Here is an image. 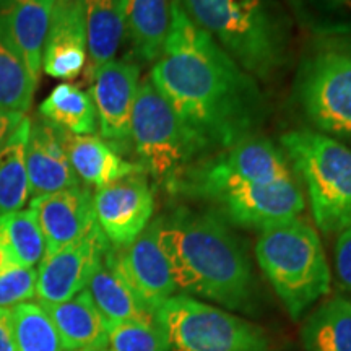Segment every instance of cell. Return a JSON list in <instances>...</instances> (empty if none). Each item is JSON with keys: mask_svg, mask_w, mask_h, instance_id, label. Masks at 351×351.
<instances>
[{"mask_svg": "<svg viewBox=\"0 0 351 351\" xmlns=\"http://www.w3.org/2000/svg\"><path fill=\"white\" fill-rule=\"evenodd\" d=\"M150 80L210 152L258 135L269 104L258 82L171 0V23Z\"/></svg>", "mask_w": 351, "mask_h": 351, "instance_id": "obj_1", "label": "cell"}, {"mask_svg": "<svg viewBox=\"0 0 351 351\" xmlns=\"http://www.w3.org/2000/svg\"><path fill=\"white\" fill-rule=\"evenodd\" d=\"M176 288L225 311L257 314L261 287L247 245L215 210L178 207L158 217Z\"/></svg>", "mask_w": 351, "mask_h": 351, "instance_id": "obj_2", "label": "cell"}, {"mask_svg": "<svg viewBox=\"0 0 351 351\" xmlns=\"http://www.w3.org/2000/svg\"><path fill=\"white\" fill-rule=\"evenodd\" d=\"M257 82H270L293 57L291 21L274 0H174Z\"/></svg>", "mask_w": 351, "mask_h": 351, "instance_id": "obj_3", "label": "cell"}, {"mask_svg": "<svg viewBox=\"0 0 351 351\" xmlns=\"http://www.w3.org/2000/svg\"><path fill=\"white\" fill-rule=\"evenodd\" d=\"M256 258L295 320L330 289L326 251L317 231L304 219H287L261 230Z\"/></svg>", "mask_w": 351, "mask_h": 351, "instance_id": "obj_4", "label": "cell"}, {"mask_svg": "<svg viewBox=\"0 0 351 351\" xmlns=\"http://www.w3.org/2000/svg\"><path fill=\"white\" fill-rule=\"evenodd\" d=\"M291 98L311 130L351 148V33L313 39L298 65Z\"/></svg>", "mask_w": 351, "mask_h": 351, "instance_id": "obj_5", "label": "cell"}, {"mask_svg": "<svg viewBox=\"0 0 351 351\" xmlns=\"http://www.w3.org/2000/svg\"><path fill=\"white\" fill-rule=\"evenodd\" d=\"M132 148L145 174L173 192L202 160L213 155L156 90L150 77L138 83L132 111Z\"/></svg>", "mask_w": 351, "mask_h": 351, "instance_id": "obj_6", "label": "cell"}, {"mask_svg": "<svg viewBox=\"0 0 351 351\" xmlns=\"http://www.w3.org/2000/svg\"><path fill=\"white\" fill-rule=\"evenodd\" d=\"M289 165L304 182L315 225L324 234L351 226V148L311 129L280 137Z\"/></svg>", "mask_w": 351, "mask_h": 351, "instance_id": "obj_7", "label": "cell"}, {"mask_svg": "<svg viewBox=\"0 0 351 351\" xmlns=\"http://www.w3.org/2000/svg\"><path fill=\"white\" fill-rule=\"evenodd\" d=\"M155 319L169 351H278L257 324L187 295L171 296Z\"/></svg>", "mask_w": 351, "mask_h": 351, "instance_id": "obj_8", "label": "cell"}, {"mask_svg": "<svg viewBox=\"0 0 351 351\" xmlns=\"http://www.w3.org/2000/svg\"><path fill=\"white\" fill-rule=\"evenodd\" d=\"M295 179L283 148L263 137H251L213 153L184 176L171 194L205 200L239 184H276Z\"/></svg>", "mask_w": 351, "mask_h": 351, "instance_id": "obj_9", "label": "cell"}, {"mask_svg": "<svg viewBox=\"0 0 351 351\" xmlns=\"http://www.w3.org/2000/svg\"><path fill=\"white\" fill-rule=\"evenodd\" d=\"M205 202L231 226L258 231L298 218L306 208L301 186L295 179L276 184H239L215 192Z\"/></svg>", "mask_w": 351, "mask_h": 351, "instance_id": "obj_10", "label": "cell"}, {"mask_svg": "<svg viewBox=\"0 0 351 351\" xmlns=\"http://www.w3.org/2000/svg\"><path fill=\"white\" fill-rule=\"evenodd\" d=\"M90 83L101 137L119 153L130 150L132 111L140 83V65L134 60L114 59L96 70Z\"/></svg>", "mask_w": 351, "mask_h": 351, "instance_id": "obj_11", "label": "cell"}, {"mask_svg": "<svg viewBox=\"0 0 351 351\" xmlns=\"http://www.w3.org/2000/svg\"><path fill=\"white\" fill-rule=\"evenodd\" d=\"M99 230L116 249L127 247L150 225L155 197L145 173L125 176L93 195Z\"/></svg>", "mask_w": 351, "mask_h": 351, "instance_id": "obj_12", "label": "cell"}, {"mask_svg": "<svg viewBox=\"0 0 351 351\" xmlns=\"http://www.w3.org/2000/svg\"><path fill=\"white\" fill-rule=\"evenodd\" d=\"M111 244L96 225L75 243L46 254L39 262L36 296L43 302H62L88 287Z\"/></svg>", "mask_w": 351, "mask_h": 351, "instance_id": "obj_13", "label": "cell"}, {"mask_svg": "<svg viewBox=\"0 0 351 351\" xmlns=\"http://www.w3.org/2000/svg\"><path fill=\"white\" fill-rule=\"evenodd\" d=\"M112 257L127 283L150 313L156 314V311L174 296L178 288L158 239L156 218L152 219L150 225L127 247H112Z\"/></svg>", "mask_w": 351, "mask_h": 351, "instance_id": "obj_14", "label": "cell"}, {"mask_svg": "<svg viewBox=\"0 0 351 351\" xmlns=\"http://www.w3.org/2000/svg\"><path fill=\"white\" fill-rule=\"evenodd\" d=\"M29 210L36 215L46 243V254L75 243L98 225L93 194L82 186L33 197Z\"/></svg>", "mask_w": 351, "mask_h": 351, "instance_id": "obj_15", "label": "cell"}, {"mask_svg": "<svg viewBox=\"0 0 351 351\" xmlns=\"http://www.w3.org/2000/svg\"><path fill=\"white\" fill-rule=\"evenodd\" d=\"M29 194H52L80 186L62 142V129L38 116L32 121L25 148Z\"/></svg>", "mask_w": 351, "mask_h": 351, "instance_id": "obj_16", "label": "cell"}, {"mask_svg": "<svg viewBox=\"0 0 351 351\" xmlns=\"http://www.w3.org/2000/svg\"><path fill=\"white\" fill-rule=\"evenodd\" d=\"M88 60L86 26L80 0H56L43 51V69L59 80H72Z\"/></svg>", "mask_w": 351, "mask_h": 351, "instance_id": "obj_17", "label": "cell"}, {"mask_svg": "<svg viewBox=\"0 0 351 351\" xmlns=\"http://www.w3.org/2000/svg\"><path fill=\"white\" fill-rule=\"evenodd\" d=\"M39 306L49 315L64 351L106 348L108 324L86 288L67 301H39Z\"/></svg>", "mask_w": 351, "mask_h": 351, "instance_id": "obj_18", "label": "cell"}, {"mask_svg": "<svg viewBox=\"0 0 351 351\" xmlns=\"http://www.w3.org/2000/svg\"><path fill=\"white\" fill-rule=\"evenodd\" d=\"M54 5L56 0H8L0 10V25L36 78Z\"/></svg>", "mask_w": 351, "mask_h": 351, "instance_id": "obj_19", "label": "cell"}, {"mask_svg": "<svg viewBox=\"0 0 351 351\" xmlns=\"http://www.w3.org/2000/svg\"><path fill=\"white\" fill-rule=\"evenodd\" d=\"M62 142L77 178L96 187V191L125 176L143 173L137 163L127 161L116 148L96 135H73L62 129Z\"/></svg>", "mask_w": 351, "mask_h": 351, "instance_id": "obj_20", "label": "cell"}, {"mask_svg": "<svg viewBox=\"0 0 351 351\" xmlns=\"http://www.w3.org/2000/svg\"><path fill=\"white\" fill-rule=\"evenodd\" d=\"M86 289L108 327L155 319V314L150 313L117 269L112 257V245L95 270Z\"/></svg>", "mask_w": 351, "mask_h": 351, "instance_id": "obj_21", "label": "cell"}, {"mask_svg": "<svg viewBox=\"0 0 351 351\" xmlns=\"http://www.w3.org/2000/svg\"><path fill=\"white\" fill-rule=\"evenodd\" d=\"M86 26L88 80L111 62L127 34V0H80Z\"/></svg>", "mask_w": 351, "mask_h": 351, "instance_id": "obj_22", "label": "cell"}, {"mask_svg": "<svg viewBox=\"0 0 351 351\" xmlns=\"http://www.w3.org/2000/svg\"><path fill=\"white\" fill-rule=\"evenodd\" d=\"M171 23V0H127V36L142 62H156Z\"/></svg>", "mask_w": 351, "mask_h": 351, "instance_id": "obj_23", "label": "cell"}, {"mask_svg": "<svg viewBox=\"0 0 351 351\" xmlns=\"http://www.w3.org/2000/svg\"><path fill=\"white\" fill-rule=\"evenodd\" d=\"M301 340L306 351H351V301L328 298L304 320Z\"/></svg>", "mask_w": 351, "mask_h": 351, "instance_id": "obj_24", "label": "cell"}, {"mask_svg": "<svg viewBox=\"0 0 351 351\" xmlns=\"http://www.w3.org/2000/svg\"><path fill=\"white\" fill-rule=\"evenodd\" d=\"M32 119L23 117L0 148V217L23 210L29 197L25 148Z\"/></svg>", "mask_w": 351, "mask_h": 351, "instance_id": "obj_25", "label": "cell"}, {"mask_svg": "<svg viewBox=\"0 0 351 351\" xmlns=\"http://www.w3.org/2000/svg\"><path fill=\"white\" fill-rule=\"evenodd\" d=\"M39 116L73 135H95L98 117L90 93L72 83H60L39 106Z\"/></svg>", "mask_w": 351, "mask_h": 351, "instance_id": "obj_26", "label": "cell"}, {"mask_svg": "<svg viewBox=\"0 0 351 351\" xmlns=\"http://www.w3.org/2000/svg\"><path fill=\"white\" fill-rule=\"evenodd\" d=\"M38 80L0 25V111L25 116L33 104Z\"/></svg>", "mask_w": 351, "mask_h": 351, "instance_id": "obj_27", "label": "cell"}, {"mask_svg": "<svg viewBox=\"0 0 351 351\" xmlns=\"http://www.w3.org/2000/svg\"><path fill=\"white\" fill-rule=\"evenodd\" d=\"M0 243L20 267H34L46 254V243L33 210L0 217Z\"/></svg>", "mask_w": 351, "mask_h": 351, "instance_id": "obj_28", "label": "cell"}, {"mask_svg": "<svg viewBox=\"0 0 351 351\" xmlns=\"http://www.w3.org/2000/svg\"><path fill=\"white\" fill-rule=\"evenodd\" d=\"M301 28L313 36L351 33V0H287Z\"/></svg>", "mask_w": 351, "mask_h": 351, "instance_id": "obj_29", "label": "cell"}, {"mask_svg": "<svg viewBox=\"0 0 351 351\" xmlns=\"http://www.w3.org/2000/svg\"><path fill=\"white\" fill-rule=\"evenodd\" d=\"M16 351H64L49 315L36 302L12 307Z\"/></svg>", "mask_w": 351, "mask_h": 351, "instance_id": "obj_30", "label": "cell"}, {"mask_svg": "<svg viewBox=\"0 0 351 351\" xmlns=\"http://www.w3.org/2000/svg\"><path fill=\"white\" fill-rule=\"evenodd\" d=\"M106 351H169L168 337L156 319L108 327Z\"/></svg>", "mask_w": 351, "mask_h": 351, "instance_id": "obj_31", "label": "cell"}, {"mask_svg": "<svg viewBox=\"0 0 351 351\" xmlns=\"http://www.w3.org/2000/svg\"><path fill=\"white\" fill-rule=\"evenodd\" d=\"M38 270L34 267H13L0 275V307H13L36 296Z\"/></svg>", "mask_w": 351, "mask_h": 351, "instance_id": "obj_32", "label": "cell"}, {"mask_svg": "<svg viewBox=\"0 0 351 351\" xmlns=\"http://www.w3.org/2000/svg\"><path fill=\"white\" fill-rule=\"evenodd\" d=\"M335 271L340 287L351 295V226L341 231L337 238Z\"/></svg>", "mask_w": 351, "mask_h": 351, "instance_id": "obj_33", "label": "cell"}, {"mask_svg": "<svg viewBox=\"0 0 351 351\" xmlns=\"http://www.w3.org/2000/svg\"><path fill=\"white\" fill-rule=\"evenodd\" d=\"M0 351H16L12 307H0Z\"/></svg>", "mask_w": 351, "mask_h": 351, "instance_id": "obj_34", "label": "cell"}, {"mask_svg": "<svg viewBox=\"0 0 351 351\" xmlns=\"http://www.w3.org/2000/svg\"><path fill=\"white\" fill-rule=\"evenodd\" d=\"M23 117L25 116H21V114L0 111V148L10 137L12 132L16 129V125L23 121Z\"/></svg>", "mask_w": 351, "mask_h": 351, "instance_id": "obj_35", "label": "cell"}, {"mask_svg": "<svg viewBox=\"0 0 351 351\" xmlns=\"http://www.w3.org/2000/svg\"><path fill=\"white\" fill-rule=\"evenodd\" d=\"M13 267H16V262L13 261L12 254L7 251V247L0 243V275L5 274L7 270L13 269ZM20 267V265H19Z\"/></svg>", "mask_w": 351, "mask_h": 351, "instance_id": "obj_36", "label": "cell"}, {"mask_svg": "<svg viewBox=\"0 0 351 351\" xmlns=\"http://www.w3.org/2000/svg\"><path fill=\"white\" fill-rule=\"evenodd\" d=\"M77 351H106V348H86V350H77Z\"/></svg>", "mask_w": 351, "mask_h": 351, "instance_id": "obj_37", "label": "cell"}]
</instances>
